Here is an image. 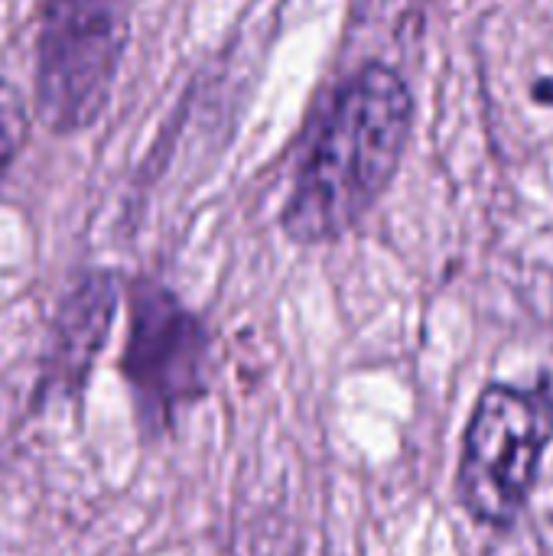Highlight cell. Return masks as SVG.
Listing matches in <instances>:
<instances>
[{"instance_id": "obj_3", "label": "cell", "mask_w": 553, "mask_h": 556, "mask_svg": "<svg viewBox=\"0 0 553 556\" xmlns=\"http://www.w3.org/2000/svg\"><path fill=\"white\" fill-rule=\"evenodd\" d=\"M130 33V0H42L36 108L55 134L85 130L108 108Z\"/></svg>"}, {"instance_id": "obj_5", "label": "cell", "mask_w": 553, "mask_h": 556, "mask_svg": "<svg viewBox=\"0 0 553 556\" xmlns=\"http://www.w3.org/2000/svg\"><path fill=\"white\" fill-rule=\"evenodd\" d=\"M114 283L104 274L81 280L59 309L52 349L46 358V388L68 391L81 384L91 362L98 358L114 316Z\"/></svg>"}, {"instance_id": "obj_1", "label": "cell", "mask_w": 553, "mask_h": 556, "mask_svg": "<svg viewBox=\"0 0 553 556\" xmlns=\"http://www.w3.org/2000/svg\"><path fill=\"white\" fill-rule=\"evenodd\" d=\"M411 124L414 98L394 68L368 62L349 75L297 166L284 231L300 244H326L352 231L391 186Z\"/></svg>"}, {"instance_id": "obj_4", "label": "cell", "mask_w": 553, "mask_h": 556, "mask_svg": "<svg viewBox=\"0 0 553 556\" xmlns=\"http://www.w3.org/2000/svg\"><path fill=\"white\" fill-rule=\"evenodd\" d=\"M205 345V329L169 290L150 280L134 283L124 378L134 394L140 427H169L173 414L202 391Z\"/></svg>"}, {"instance_id": "obj_2", "label": "cell", "mask_w": 553, "mask_h": 556, "mask_svg": "<svg viewBox=\"0 0 553 556\" xmlns=\"http://www.w3.org/2000/svg\"><path fill=\"white\" fill-rule=\"evenodd\" d=\"M551 440L553 391L548 381L535 388L489 384L463 437L456 469L463 511L486 528H512L528 508Z\"/></svg>"}, {"instance_id": "obj_6", "label": "cell", "mask_w": 553, "mask_h": 556, "mask_svg": "<svg viewBox=\"0 0 553 556\" xmlns=\"http://www.w3.org/2000/svg\"><path fill=\"white\" fill-rule=\"evenodd\" d=\"M26 134H29V111H26L20 91L0 78V179L16 163V156L26 143Z\"/></svg>"}]
</instances>
